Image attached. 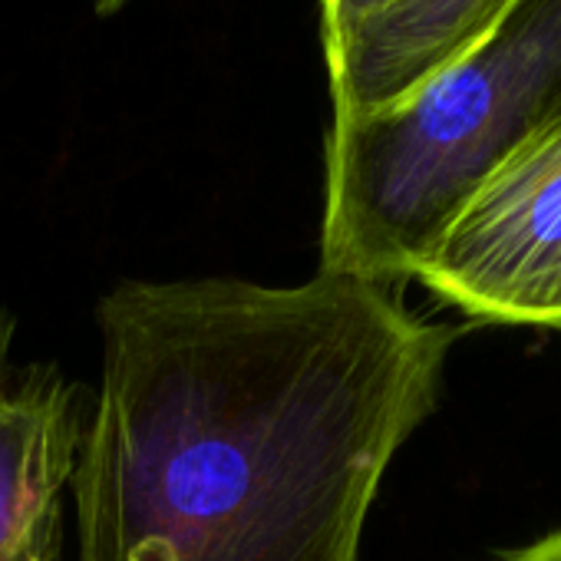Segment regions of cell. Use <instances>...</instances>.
I'll return each instance as SVG.
<instances>
[{"label":"cell","instance_id":"cell-1","mask_svg":"<svg viewBox=\"0 0 561 561\" xmlns=\"http://www.w3.org/2000/svg\"><path fill=\"white\" fill-rule=\"evenodd\" d=\"M100 331L77 561H360L456 341L390 288L324 271L298 288L126 280Z\"/></svg>","mask_w":561,"mask_h":561},{"label":"cell","instance_id":"cell-2","mask_svg":"<svg viewBox=\"0 0 561 561\" xmlns=\"http://www.w3.org/2000/svg\"><path fill=\"white\" fill-rule=\"evenodd\" d=\"M561 126V0H512L400 100L334 116L321 271L393 288L466 205Z\"/></svg>","mask_w":561,"mask_h":561},{"label":"cell","instance_id":"cell-3","mask_svg":"<svg viewBox=\"0 0 561 561\" xmlns=\"http://www.w3.org/2000/svg\"><path fill=\"white\" fill-rule=\"evenodd\" d=\"M416 277L476 321L561 331V126L466 205Z\"/></svg>","mask_w":561,"mask_h":561},{"label":"cell","instance_id":"cell-4","mask_svg":"<svg viewBox=\"0 0 561 561\" xmlns=\"http://www.w3.org/2000/svg\"><path fill=\"white\" fill-rule=\"evenodd\" d=\"M512 0H383L324 34L334 116L380 110L469 47Z\"/></svg>","mask_w":561,"mask_h":561},{"label":"cell","instance_id":"cell-5","mask_svg":"<svg viewBox=\"0 0 561 561\" xmlns=\"http://www.w3.org/2000/svg\"><path fill=\"white\" fill-rule=\"evenodd\" d=\"M83 443L80 407L57 377L0 380V561H60V492Z\"/></svg>","mask_w":561,"mask_h":561},{"label":"cell","instance_id":"cell-6","mask_svg":"<svg viewBox=\"0 0 561 561\" xmlns=\"http://www.w3.org/2000/svg\"><path fill=\"white\" fill-rule=\"evenodd\" d=\"M380 4H383V0H321V8H324V34H334V31H344V27L357 24L360 18H367Z\"/></svg>","mask_w":561,"mask_h":561},{"label":"cell","instance_id":"cell-7","mask_svg":"<svg viewBox=\"0 0 561 561\" xmlns=\"http://www.w3.org/2000/svg\"><path fill=\"white\" fill-rule=\"evenodd\" d=\"M505 561H561V531H554L548 538H538L535 545L508 554Z\"/></svg>","mask_w":561,"mask_h":561},{"label":"cell","instance_id":"cell-8","mask_svg":"<svg viewBox=\"0 0 561 561\" xmlns=\"http://www.w3.org/2000/svg\"><path fill=\"white\" fill-rule=\"evenodd\" d=\"M129 0H93V8L100 11V14H116L119 8H126Z\"/></svg>","mask_w":561,"mask_h":561}]
</instances>
